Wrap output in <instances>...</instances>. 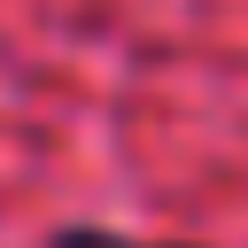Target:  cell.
<instances>
[{"instance_id":"1","label":"cell","mask_w":248,"mask_h":248,"mask_svg":"<svg viewBox=\"0 0 248 248\" xmlns=\"http://www.w3.org/2000/svg\"><path fill=\"white\" fill-rule=\"evenodd\" d=\"M46 248H194V240H124V232H101V225H70Z\"/></svg>"}]
</instances>
